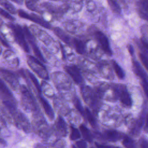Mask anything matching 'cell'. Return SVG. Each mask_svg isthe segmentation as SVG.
I'll use <instances>...</instances> for the list:
<instances>
[{
  "mask_svg": "<svg viewBox=\"0 0 148 148\" xmlns=\"http://www.w3.org/2000/svg\"><path fill=\"white\" fill-rule=\"evenodd\" d=\"M0 5L5 8L11 14L16 13V9L14 6L9 2L6 1H0Z\"/></svg>",
  "mask_w": 148,
  "mask_h": 148,
  "instance_id": "cell-25",
  "label": "cell"
},
{
  "mask_svg": "<svg viewBox=\"0 0 148 148\" xmlns=\"http://www.w3.org/2000/svg\"><path fill=\"white\" fill-rule=\"evenodd\" d=\"M108 2L110 8L114 13H115L116 14H121V8H120L119 5L116 1H109Z\"/></svg>",
  "mask_w": 148,
  "mask_h": 148,
  "instance_id": "cell-27",
  "label": "cell"
},
{
  "mask_svg": "<svg viewBox=\"0 0 148 148\" xmlns=\"http://www.w3.org/2000/svg\"><path fill=\"white\" fill-rule=\"evenodd\" d=\"M0 42H1V43L4 46H5V47H9V46H10L8 44V43L7 42V41L2 38V35H1V34H0Z\"/></svg>",
  "mask_w": 148,
  "mask_h": 148,
  "instance_id": "cell-35",
  "label": "cell"
},
{
  "mask_svg": "<svg viewBox=\"0 0 148 148\" xmlns=\"http://www.w3.org/2000/svg\"><path fill=\"white\" fill-rule=\"evenodd\" d=\"M25 5L27 6V8H28L29 9L39 13L40 12L39 8H38L37 6V3L36 1H25Z\"/></svg>",
  "mask_w": 148,
  "mask_h": 148,
  "instance_id": "cell-28",
  "label": "cell"
},
{
  "mask_svg": "<svg viewBox=\"0 0 148 148\" xmlns=\"http://www.w3.org/2000/svg\"><path fill=\"white\" fill-rule=\"evenodd\" d=\"M104 138L107 140L111 142H116L125 136H123V134L114 130H108L103 134Z\"/></svg>",
  "mask_w": 148,
  "mask_h": 148,
  "instance_id": "cell-15",
  "label": "cell"
},
{
  "mask_svg": "<svg viewBox=\"0 0 148 148\" xmlns=\"http://www.w3.org/2000/svg\"><path fill=\"white\" fill-rule=\"evenodd\" d=\"M82 94L84 101L90 105L92 107V106H94L96 104L95 102L97 101V96L89 87H84L82 90Z\"/></svg>",
  "mask_w": 148,
  "mask_h": 148,
  "instance_id": "cell-10",
  "label": "cell"
},
{
  "mask_svg": "<svg viewBox=\"0 0 148 148\" xmlns=\"http://www.w3.org/2000/svg\"><path fill=\"white\" fill-rule=\"evenodd\" d=\"M65 71L77 84H80L83 82V77L80 70L75 65H68L64 67Z\"/></svg>",
  "mask_w": 148,
  "mask_h": 148,
  "instance_id": "cell-8",
  "label": "cell"
},
{
  "mask_svg": "<svg viewBox=\"0 0 148 148\" xmlns=\"http://www.w3.org/2000/svg\"><path fill=\"white\" fill-rule=\"evenodd\" d=\"M18 14L20 17L32 21L35 23H37L38 24L46 28L49 29L50 28V24L47 21H46L42 18H41L40 17H39L35 14H29L28 13H27L26 12L24 11L23 10L20 9L18 10Z\"/></svg>",
  "mask_w": 148,
  "mask_h": 148,
  "instance_id": "cell-6",
  "label": "cell"
},
{
  "mask_svg": "<svg viewBox=\"0 0 148 148\" xmlns=\"http://www.w3.org/2000/svg\"><path fill=\"white\" fill-rule=\"evenodd\" d=\"M0 73L2 76V77L9 83L10 84V86L16 89L17 87L18 86V80L17 79V77H16L15 75H14L13 73L12 72L0 68Z\"/></svg>",
  "mask_w": 148,
  "mask_h": 148,
  "instance_id": "cell-9",
  "label": "cell"
},
{
  "mask_svg": "<svg viewBox=\"0 0 148 148\" xmlns=\"http://www.w3.org/2000/svg\"><path fill=\"white\" fill-rule=\"evenodd\" d=\"M0 145H2V146H5L6 145L5 141L3 139H2L1 138H0Z\"/></svg>",
  "mask_w": 148,
  "mask_h": 148,
  "instance_id": "cell-39",
  "label": "cell"
},
{
  "mask_svg": "<svg viewBox=\"0 0 148 148\" xmlns=\"http://www.w3.org/2000/svg\"><path fill=\"white\" fill-rule=\"evenodd\" d=\"M112 66L117 76L120 79H123L125 77V73L121 66L114 60L112 61Z\"/></svg>",
  "mask_w": 148,
  "mask_h": 148,
  "instance_id": "cell-23",
  "label": "cell"
},
{
  "mask_svg": "<svg viewBox=\"0 0 148 148\" xmlns=\"http://www.w3.org/2000/svg\"><path fill=\"white\" fill-rule=\"evenodd\" d=\"M16 125L18 128H21L25 132H29L31 131V126L29 121L25 115L21 112L16 109L13 113H11Z\"/></svg>",
  "mask_w": 148,
  "mask_h": 148,
  "instance_id": "cell-5",
  "label": "cell"
},
{
  "mask_svg": "<svg viewBox=\"0 0 148 148\" xmlns=\"http://www.w3.org/2000/svg\"><path fill=\"white\" fill-rule=\"evenodd\" d=\"M84 117L87 119L88 123H90V124L91 125L92 128L96 127L97 124H96L95 119L88 108H86L84 109Z\"/></svg>",
  "mask_w": 148,
  "mask_h": 148,
  "instance_id": "cell-22",
  "label": "cell"
},
{
  "mask_svg": "<svg viewBox=\"0 0 148 148\" xmlns=\"http://www.w3.org/2000/svg\"><path fill=\"white\" fill-rule=\"evenodd\" d=\"M0 95L4 98L8 99V100H10L13 98L12 94L10 91L9 90L6 85L4 83V82L0 79Z\"/></svg>",
  "mask_w": 148,
  "mask_h": 148,
  "instance_id": "cell-17",
  "label": "cell"
},
{
  "mask_svg": "<svg viewBox=\"0 0 148 148\" xmlns=\"http://www.w3.org/2000/svg\"><path fill=\"white\" fill-rule=\"evenodd\" d=\"M144 131L148 133V113L146 115L145 121V125H144Z\"/></svg>",
  "mask_w": 148,
  "mask_h": 148,
  "instance_id": "cell-36",
  "label": "cell"
},
{
  "mask_svg": "<svg viewBox=\"0 0 148 148\" xmlns=\"http://www.w3.org/2000/svg\"><path fill=\"white\" fill-rule=\"evenodd\" d=\"M29 43L30 44L34 54L35 55V56L39 60V61H42L43 62H46L45 59L44 58L43 56H42V53L40 52L39 49L38 48V47L37 46L35 42V39H31V40H28Z\"/></svg>",
  "mask_w": 148,
  "mask_h": 148,
  "instance_id": "cell-18",
  "label": "cell"
},
{
  "mask_svg": "<svg viewBox=\"0 0 148 148\" xmlns=\"http://www.w3.org/2000/svg\"><path fill=\"white\" fill-rule=\"evenodd\" d=\"M114 91L119 99L124 105L128 108L132 106V99L125 86L123 84H116L114 87Z\"/></svg>",
  "mask_w": 148,
  "mask_h": 148,
  "instance_id": "cell-2",
  "label": "cell"
},
{
  "mask_svg": "<svg viewBox=\"0 0 148 148\" xmlns=\"http://www.w3.org/2000/svg\"><path fill=\"white\" fill-rule=\"evenodd\" d=\"M140 145L141 148H148V140L145 139H140Z\"/></svg>",
  "mask_w": 148,
  "mask_h": 148,
  "instance_id": "cell-34",
  "label": "cell"
},
{
  "mask_svg": "<svg viewBox=\"0 0 148 148\" xmlns=\"http://www.w3.org/2000/svg\"><path fill=\"white\" fill-rule=\"evenodd\" d=\"M38 97L47 117L50 120H53L54 119V113L50 103L41 94H38Z\"/></svg>",
  "mask_w": 148,
  "mask_h": 148,
  "instance_id": "cell-13",
  "label": "cell"
},
{
  "mask_svg": "<svg viewBox=\"0 0 148 148\" xmlns=\"http://www.w3.org/2000/svg\"><path fill=\"white\" fill-rule=\"evenodd\" d=\"M0 14L2 16H3V17H5L9 20L14 21L15 20V18L12 16H11L9 13H8L6 11L2 9V8H0Z\"/></svg>",
  "mask_w": 148,
  "mask_h": 148,
  "instance_id": "cell-32",
  "label": "cell"
},
{
  "mask_svg": "<svg viewBox=\"0 0 148 148\" xmlns=\"http://www.w3.org/2000/svg\"><path fill=\"white\" fill-rule=\"evenodd\" d=\"M13 2H16V3H21L22 1H13Z\"/></svg>",
  "mask_w": 148,
  "mask_h": 148,
  "instance_id": "cell-41",
  "label": "cell"
},
{
  "mask_svg": "<svg viewBox=\"0 0 148 148\" xmlns=\"http://www.w3.org/2000/svg\"><path fill=\"white\" fill-rule=\"evenodd\" d=\"M127 49H128V50L131 56H134V49L133 46L131 45H128V46H127Z\"/></svg>",
  "mask_w": 148,
  "mask_h": 148,
  "instance_id": "cell-38",
  "label": "cell"
},
{
  "mask_svg": "<svg viewBox=\"0 0 148 148\" xmlns=\"http://www.w3.org/2000/svg\"><path fill=\"white\" fill-rule=\"evenodd\" d=\"M77 148H87V143L84 140H80L76 142Z\"/></svg>",
  "mask_w": 148,
  "mask_h": 148,
  "instance_id": "cell-33",
  "label": "cell"
},
{
  "mask_svg": "<svg viewBox=\"0 0 148 148\" xmlns=\"http://www.w3.org/2000/svg\"><path fill=\"white\" fill-rule=\"evenodd\" d=\"M139 57L142 63L145 67L146 69L148 72V56L141 53L139 54Z\"/></svg>",
  "mask_w": 148,
  "mask_h": 148,
  "instance_id": "cell-31",
  "label": "cell"
},
{
  "mask_svg": "<svg viewBox=\"0 0 148 148\" xmlns=\"http://www.w3.org/2000/svg\"><path fill=\"white\" fill-rule=\"evenodd\" d=\"M27 72L28 73V76H29L30 80L32 82L34 86L35 87V88L36 89V90L38 91V94H41V93H42V88H41V87H40V86L39 85V83L37 79L29 71H27Z\"/></svg>",
  "mask_w": 148,
  "mask_h": 148,
  "instance_id": "cell-24",
  "label": "cell"
},
{
  "mask_svg": "<svg viewBox=\"0 0 148 148\" xmlns=\"http://www.w3.org/2000/svg\"><path fill=\"white\" fill-rule=\"evenodd\" d=\"M146 108L145 107L143 109L140 116L137 119V120L135 122L133 128H132L131 132H132V134L138 135L139 134L142 127H143V124H145L146 117V115H147V114H146Z\"/></svg>",
  "mask_w": 148,
  "mask_h": 148,
  "instance_id": "cell-12",
  "label": "cell"
},
{
  "mask_svg": "<svg viewBox=\"0 0 148 148\" xmlns=\"http://www.w3.org/2000/svg\"><path fill=\"white\" fill-rule=\"evenodd\" d=\"M73 45L76 52L80 54H83L85 53L86 48L83 42L77 39H73Z\"/></svg>",
  "mask_w": 148,
  "mask_h": 148,
  "instance_id": "cell-19",
  "label": "cell"
},
{
  "mask_svg": "<svg viewBox=\"0 0 148 148\" xmlns=\"http://www.w3.org/2000/svg\"><path fill=\"white\" fill-rule=\"evenodd\" d=\"M95 36L103 51L108 55L111 56L112 55V52L110 47L109 40L106 36L101 31H97L95 33Z\"/></svg>",
  "mask_w": 148,
  "mask_h": 148,
  "instance_id": "cell-7",
  "label": "cell"
},
{
  "mask_svg": "<svg viewBox=\"0 0 148 148\" xmlns=\"http://www.w3.org/2000/svg\"><path fill=\"white\" fill-rule=\"evenodd\" d=\"M136 10L139 16L148 22V1H140L136 2Z\"/></svg>",
  "mask_w": 148,
  "mask_h": 148,
  "instance_id": "cell-11",
  "label": "cell"
},
{
  "mask_svg": "<svg viewBox=\"0 0 148 148\" xmlns=\"http://www.w3.org/2000/svg\"><path fill=\"white\" fill-rule=\"evenodd\" d=\"M9 27L12 30L13 34L15 36V39L17 42L18 44L25 52H29V46L26 42L25 35L24 34V31L22 28L19 25L13 24H9Z\"/></svg>",
  "mask_w": 148,
  "mask_h": 148,
  "instance_id": "cell-3",
  "label": "cell"
},
{
  "mask_svg": "<svg viewBox=\"0 0 148 148\" xmlns=\"http://www.w3.org/2000/svg\"><path fill=\"white\" fill-rule=\"evenodd\" d=\"M55 131L59 135L64 136L66 135V125L64 120L61 116H58L55 123Z\"/></svg>",
  "mask_w": 148,
  "mask_h": 148,
  "instance_id": "cell-14",
  "label": "cell"
},
{
  "mask_svg": "<svg viewBox=\"0 0 148 148\" xmlns=\"http://www.w3.org/2000/svg\"><path fill=\"white\" fill-rule=\"evenodd\" d=\"M72 148H76V147L75 146H72Z\"/></svg>",
  "mask_w": 148,
  "mask_h": 148,
  "instance_id": "cell-42",
  "label": "cell"
},
{
  "mask_svg": "<svg viewBox=\"0 0 148 148\" xmlns=\"http://www.w3.org/2000/svg\"><path fill=\"white\" fill-rule=\"evenodd\" d=\"M27 63L32 70L36 73L39 77L43 79L48 80L49 74L46 67L42 64L41 61L33 56H28Z\"/></svg>",
  "mask_w": 148,
  "mask_h": 148,
  "instance_id": "cell-1",
  "label": "cell"
},
{
  "mask_svg": "<svg viewBox=\"0 0 148 148\" xmlns=\"http://www.w3.org/2000/svg\"><path fill=\"white\" fill-rule=\"evenodd\" d=\"M79 128L84 139L88 142H91L92 141V136L89 130L83 124L80 125Z\"/></svg>",
  "mask_w": 148,
  "mask_h": 148,
  "instance_id": "cell-20",
  "label": "cell"
},
{
  "mask_svg": "<svg viewBox=\"0 0 148 148\" xmlns=\"http://www.w3.org/2000/svg\"><path fill=\"white\" fill-rule=\"evenodd\" d=\"M34 148H42V145H41L40 144L37 143V144H36V145H35Z\"/></svg>",
  "mask_w": 148,
  "mask_h": 148,
  "instance_id": "cell-40",
  "label": "cell"
},
{
  "mask_svg": "<svg viewBox=\"0 0 148 148\" xmlns=\"http://www.w3.org/2000/svg\"><path fill=\"white\" fill-rule=\"evenodd\" d=\"M138 77H139V79L141 80V86L148 100V76L146 73Z\"/></svg>",
  "mask_w": 148,
  "mask_h": 148,
  "instance_id": "cell-21",
  "label": "cell"
},
{
  "mask_svg": "<svg viewBox=\"0 0 148 148\" xmlns=\"http://www.w3.org/2000/svg\"><path fill=\"white\" fill-rule=\"evenodd\" d=\"M114 148H120V147H114Z\"/></svg>",
  "mask_w": 148,
  "mask_h": 148,
  "instance_id": "cell-44",
  "label": "cell"
},
{
  "mask_svg": "<svg viewBox=\"0 0 148 148\" xmlns=\"http://www.w3.org/2000/svg\"><path fill=\"white\" fill-rule=\"evenodd\" d=\"M71 134H70V139L72 140H75L80 138V133L79 131L73 127H71Z\"/></svg>",
  "mask_w": 148,
  "mask_h": 148,
  "instance_id": "cell-29",
  "label": "cell"
},
{
  "mask_svg": "<svg viewBox=\"0 0 148 148\" xmlns=\"http://www.w3.org/2000/svg\"><path fill=\"white\" fill-rule=\"evenodd\" d=\"M73 103L75 108L79 112V113L82 115V116L84 117V109H83L82 103L80 99L77 98V97H75L73 98Z\"/></svg>",
  "mask_w": 148,
  "mask_h": 148,
  "instance_id": "cell-26",
  "label": "cell"
},
{
  "mask_svg": "<svg viewBox=\"0 0 148 148\" xmlns=\"http://www.w3.org/2000/svg\"><path fill=\"white\" fill-rule=\"evenodd\" d=\"M95 146L97 148H114L113 147L111 146H108V145H101L97 143H95Z\"/></svg>",
  "mask_w": 148,
  "mask_h": 148,
  "instance_id": "cell-37",
  "label": "cell"
},
{
  "mask_svg": "<svg viewBox=\"0 0 148 148\" xmlns=\"http://www.w3.org/2000/svg\"><path fill=\"white\" fill-rule=\"evenodd\" d=\"M1 47H0V53H1Z\"/></svg>",
  "mask_w": 148,
  "mask_h": 148,
  "instance_id": "cell-43",
  "label": "cell"
},
{
  "mask_svg": "<svg viewBox=\"0 0 148 148\" xmlns=\"http://www.w3.org/2000/svg\"><path fill=\"white\" fill-rule=\"evenodd\" d=\"M21 91L24 105L28 109L36 112L38 107L32 94L28 91L25 86H22L21 87Z\"/></svg>",
  "mask_w": 148,
  "mask_h": 148,
  "instance_id": "cell-4",
  "label": "cell"
},
{
  "mask_svg": "<svg viewBox=\"0 0 148 148\" xmlns=\"http://www.w3.org/2000/svg\"><path fill=\"white\" fill-rule=\"evenodd\" d=\"M53 31L56 35H57L61 40L68 45H70V38L63 30L58 27H55L53 29Z\"/></svg>",
  "mask_w": 148,
  "mask_h": 148,
  "instance_id": "cell-16",
  "label": "cell"
},
{
  "mask_svg": "<svg viewBox=\"0 0 148 148\" xmlns=\"http://www.w3.org/2000/svg\"><path fill=\"white\" fill-rule=\"evenodd\" d=\"M122 143L125 148H135L134 142L131 139L127 136H125L123 138Z\"/></svg>",
  "mask_w": 148,
  "mask_h": 148,
  "instance_id": "cell-30",
  "label": "cell"
}]
</instances>
